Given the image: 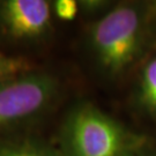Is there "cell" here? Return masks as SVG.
Listing matches in <instances>:
<instances>
[{
  "mask_svg": "<svg viewBox=\"0 0 156 156\" xmlns=\"http://www.w3.org/2000/svg\"><path fill=\"white\" fill-rule=\"evenodd\" d=\"M62 144L64 156H133L144 140L98 108L84 103L68 115Z\"/></svg>",
  "mask_w": 156,
  "mask_h": 156,
  "instance_id": "obj_1",
  "label": "cell"
},
{
  "mask_svg": "<svg viewBox=\"0 0 156 156\" xmlns=\"http://www.w3.org/2000/svg\"><path fill=\"white\" fill-rule=\"evenodd\" d=\"M146 16L140 6L119 4L95 22L90 42L97 60L108 73H123L141 56L147 38Z\"/></svg>",
  "mask_w": 156,
  "mask_h": 156,
  "instance_id": "obj_2",
  "label": "cell"
},
{
  "mask_svg": "<svg viewBox=\"0 0 156 156\" xmlns=\"http://www.w3.org/2000/svg\"><path fill=\"white\" fill-rule=\"evenodd\" d=\"M57 93V80L45 73L29 72L0 81V129L42 112Z\"/></svg>",
  "mask_w": 156,
  "mask_h": 156,
  "instance_id": "obj_3",
  "label": "cell"
},
{
  "mask_svg": "<svg viewBox=\"0 0 156 156\" xmlns=\"http://www.w3.org/2000/svg\"><path fill=\"white\" fill-rule=\"evenodd\" d=\"M50 5L44 0H8L0 6L4 28L15 38H36L50 26Z\"/></svg>",
  "mask_w": 156,
  "mask_h": 156,
  "instance_id": "obj_4",
  "label": "cell"
},
{
  "mask_svg": "<svg viewBox=\"0 0 156 156\" xmlns=\"http://www.w3.org/2000/svg\"><path fill=\"white\" fill-rule=\"evenodd\" d=\"M0 156H64L50 146L29 139L0 140Z\"/></svg>",
  "mask_w": 156,
  "mask_h": 156,
  "instance_id": "obj_5",
  "label": "cell"
},
{
  "mask_svg": "<svg viewBox=\"0 0 156 156\" xmlns=\"http://www.w3.org/2000/svg\"><path fill=\"white\" fill-rule=\"evenodd\" d=\"M139 100L146 110L156 117V56L146 62L141 71Z\"/></svg>",
  "mask_w": 156,
  "mask_h": 156,
  "instance_id": "obj_6",
  "label": "cell"
},
{
  "mask_svg": "<svg viewBox=\"0 0 156 156\" xmlns=\"http://www.w3.org/2000/svg\"><path fill=\"white\" fill-rule=\"evenodd\" d=\"M31 64L22 57H12L0 52V81L26 74L31 71Z\"/></svg>",
  "mask_w": 156,
  "mask_h": 156,
  "instance_id": "obj_7",
  "label": "cell"
},
{
  "mask_svg": "<svg viewBox=\"0 0 156 156\" xmlns=\"http://www.w3.org/2000/svg\"><path fill=\"white\" fill-rule=\"evenodd\" d=\"M79 11V5L74 0H57L55 2V13L59 19L71 21L75 19Z\"/></svg>",
  "mask_w": 156,
  "mask_h": 156,
  "instance_id": "obj_8",
  "label": "cell"
},
{
  "mask_svg": "<svg viewBox=\"0 0 156 156\" xmlns=\"http://www.w3.org/2000/svg\"><path fill=\"white\" fill-rule=\"evenodd\" d=\"M151 11H153V13L154 14H156V1L151 5Z\"/></svg>",
  "mask_w": 156,
  "mask_h": 156,
  "instance_id": "obj_9",
  "label": "cell"
},
{
  "mask_svg": "<svg viewBox=\"0 0 156 156\" xmlns=\"http://www.w3.org/2000/svg\"><path fill=\"white\" fill-rule=\"evenodd\" d=\"M133 156H156V155H144V154H140V151H139L136 154H134Z\"/></svg>",
  "mask_w": 156,
  "mask_h": 156,
  "instance_id": "obj_10",
  "label": "cell"
}]
</instances>
